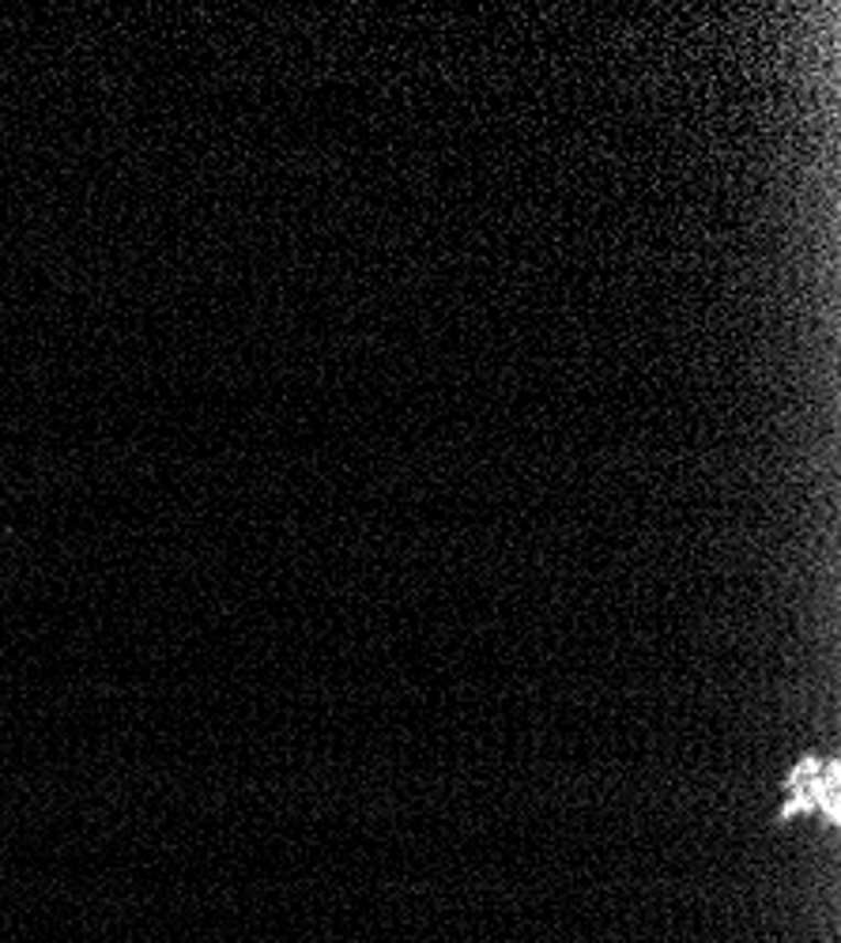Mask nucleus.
Listing matches in <instances>:
<instances>
[{
    "instance_id": "1",
    "label": "nucleus",
    "mask_w": 841,
    "mask_h": 943,
    "mask_svg": "<svg viewBox=\"0 0 841 943\" xmlns=\"http://www.w3.org/2000/svg\"><path fill=\"white\" fill-rule=\"evenodd\" d=\"M838 759H819V755H804L789 766L782 786V808L774 815V826H789L796 819L822 815L827 826H838L841 819V800H838Z\"/></svg>"
}]
</instances>
